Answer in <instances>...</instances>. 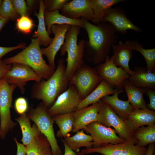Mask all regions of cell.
<instances>
[{
    "label": "cell",
    "instance_id": "6da1fadb",
    "mask_svg": "<svg viewBox=\"0 0 155 155\" xmlns=\"http://www.w3.org/2000/svg\"><path fill=\"white\" fill-rule=\"evenodd\" d=\"M82 19L88 38V40L86 41L84 51L89 55L90 61L95 64H100L108 56L112 46L116 44L118 39L117 32L110 23L95 25Z\"/></svg>",
    "mask_w": 155,
    "mask_h": 155
},
{
    "label": "cell",
    "instance_id": "7a4b0ae2",
    "mask_svg": "<svg viewBox=\"0 0 155 155\" xmlns=\"http://www.w3.org/2000/svg\"><path fill=\"white\" fill-rule=\"evenodd\" d=\"M65 60L61 59L53 75L48 79L36 82L31 90L32 98L40 100L47 108L51 107L58 96L68 88L69 80L66 74Z\"/></svg>",
    "mask_w": 155,
    "mask_h": 155
},
{
    "label": "cell",
    "instance_id": "3957f363",
    "mask_svg": "<svg viewBox=\"0 0 155 155\" xmlns=\"http://www.w3.org/2000/svg\"><path fill=\"white\" fill-rule=\"evenodd\" d=\"M40 46L39 38L32 39L29 46L15 56L4 59L3 61L7 64L18 63L26 65L42 79L47 80L55 70L44 60Z\"/></svg>",
    "mask_w": 155,
    "mask_h": 155
},
{
    "label": "cell",
    "instance_id": "277c9868",
    "mask_svg": "<svg viewBox=\"0 0 155 155\" xmlns=\"http://www.w3.org/2000/svg\"><path fill=\"white\" fill-rule=\"evenodd\" d=\"M80 28L78 26H71L66 33L64 43L60 49L61 56H64L66 52L67 53L65 72L69 80L75 71L84 65L83 57L86 40L82 39L78 43Z\"/></svg>",
    "mask_w": 155,
    "mask_h": 155
},
{
    "label": "cell",
    "instance_id": "5b68a950",
    "mask_svg": "<svg viewBox=\"0 0 155 155\" xmlns=\"http://www.w3.org/2000/svg\"><path fill=\"white\" fill-rule=\"evenodd\" d=\"M48 108L42 102L35 108L29 107L26 114L47 139L53 155H63L55 136L53 128L54 122L49 114Z\"/></svg>",
    "mask_w": 155,
    "mask_h": 155
},
{
    "label": "cell",
    "instance_id": "8992f818",
    "mask_svg": "<svg viewBox=\"0 0 155 155\" xmlns=\"http://www.w3.org/2000/svg\"><path fill=\"white\" fill-rule=\"evenodd\" d=\"M102 80L96 67L84 64L74 73L69 80V85L75 86L82 100L93 91Z\"/></svg>",
    "mask_w": 155,
    "mask_h": 155
},
{
    "label": "cell",
    "instance_id": "52a82bcc",
    "mask_svg": "<svg viewBox=\"0 0 155 155\" xmlns=\"http://www.w3.org/2000/svg\"><path fill=\"white\" fill-rule=\"evenodd\" d=\"M98 102L100 109L98 122L106 127H112L119 137L125 141H135L137 142L134 137V132L129 128L124 121L102 100L100 99Z\"/></svg>",
    "mask_w": 155,
    "mask_h": 155
},
{
    "label": "cell",
    "instance_id": "ba28073f",
    "mask_svg": "<svg viewBox=\"0 0 155 155\" xmlns=\"http://www.w3.org/2000/svg\"><path fill=\"white\" fill-rule=\"evenodd\" d=\"M3 78L0 85V135L3 139L17 125L11 119L10 109L13 93L17 86L9 84Z\"/></svg>",
    "mask_w": 155,
    "mask_h": 155
},
{
    "label": "cell",
    "instance_id": "9c48e42d",
    "mask_svg": "<svg viewBox=\"0 0 155 155\" xmlns=\"http://www.w3.org/2000/svg\"><path fill=\"white\" fill-rule=\"evenodd\" d=\"M135 141H125L116 144H103L80 151L86 154L98 153L103 155H145L147 149L135 145Z\"/></svg>",
    "mask_w": 155,
    "mask_h": 155
},
{
    "label": "cell",
    "instance_id": "30bf717a",
    "mask_svg": "<svg viewBox=\"0 0 155 155\" xmlns=\"http://www.w3.org/2000/svg\"><path fill=\"white\" fill-rule=\"evenodd\" d=\"M104 61L96 67L99 75L113 88L122 89L123 82L129 78V75L122 67L115 65L113 55L111 57L107 56Z\"/></svg>",
    "mask_w": 155,
    "mask_h": 155
},
{
    "label": "cell",
    "instance_id": "8fae6325",
    "mask_svg": "<svg viewBox=\"0 0 155 155\" xmlns=\"http://www.w3.org/2000/svg\"><path fill=\"white\" fill-rule=\"evenodd\" d=\"M82 99L75 87L69 85L67 89L59 95L53 105L48 108L51 117L75 111Z\"/></svg>",
    "mask_w": 155,
    "mask_h": 155
},
{
    "label": "cell",
    "instance_id": "7c38bea8",
    "mask_svg": "<svg viewBox=\"0 0 155 155\" xmlns=\"http://www.w3.org/2000/svg\"><path fill=\"white\" fill-rule=\"evenodd\" d=\"M4 78L9 84L18 87L22 94L24 93L25 87L28 81L39 82L42 78L29 66L25 64L14 63L5 74Z\"/></svg>",
    "mask_w": 155,
    "mask_h": 155
},
{
    "label": "cell",
    "instance_id": "4fadbf2b",
    "mask_svg": "<svg viewBox=\"0 0 155 155\" xmlns=\"http://www.w3.org/2000/svg\"><path fill=\"white\" fill-rule=\"evenodd\" d=\"M83 129L92 136L93 147L103 144H116L125 141L116 134L114 129L104 126L97 121L89 124Z\"/></svg>",
    "mask_w": 155,
    "mask_h": 155
},
{
    "label": "cell",
    "instance_id": "5bb4252c",
    "mask_svg": "<svg viewBox=\"0 0 155 155\" xmlns=\"http://www.w3.org/2000/svg\"><path fill=\"white\" fill-rule=\"evenodd\" d=\"M102 23H110L117 32L123 34H126L128 30H133L137 32L143 31L142 29L135 26L127 18L122 9L117 7H111L106 11Z\"/></svg>",
    "mask_w": 155,
    "mask_h": 155
},
{
    "label": "cell",
    "instance_id": "9a60e30c",
    "mask_svg": "<svg viewBox=\"0 0 155 155\" xmlns=\"http://www.w3.org/2000/svg\"><path fill=\"white\" fill-rule=\"evenodd\" d=\"M69 24H55L51 28L54 37L51 44L46 47L41 49L42 54L47 58L49 65L55 70L56 55L64 43L66 33L70 27Z\"/></svg>",
    "mask_w": 155,
    "mask_h": 155
},
{
    "label": "cell",
    "instance_id": "2e32d148",
    "mask_svg": "<svg viewBox=\"0 0 155 155\" xmlns=\"http://www.w3.org/2000/svg\"><path fill=\"white\" fill-rule=\"evenodd\" d=\"M61 14L71 19L81 18L89 21L93 18V12L90 0H72L64 6Z\"/></svg>",
    "mask_w": 155,
    "mask_h": 155
},
{
    "label": "cell",
    "instance_id": "e0dca14e",
    "mask_svg": "<svg viewBox=\"0 0 155 155\" xmlns=\"http://www.w3.org/2000/svg\"><path fill=\"white\" fill-rule=\"evenodd\" d=\"M100 105L98 102L74 112V123L72 132L76 133L83 129L86 125L98 121Z\"/></svg>",
    "mask_w": 155,
    "mask_h": 155
},
{
    "label": "cell",
    "instance_id": "ac0fdd59",
    "mask_svg": "<svg viewBox=\"0 0 155 155\" xmlns=\"http://www.w3.org/2000/svg\"><path fill=\"white\" fill-rule=\"evenodd\" d=\"M124 121L129 128L134 132L144 125L154 124L155 111L147 108L134 109Z\"/></svg>",
    "mask_w": 155,
    "mask_h": 155
},
{
    "label": "cell",
    "instance_id": "d6986e66",
    "mask_svg": "<svg viewBox=\"0 0 155 155\" xmlns=\"http://www.w3.org/2000/svg\"><path fill=\"white\" fill-rule=\"evenodd\" d=\"M130 41L123 42L122 41L119 42L118 44L113 45L112 48L113 55V61L117 66L122 67L130 76L134 73L129 67V63L132 55L133 50L130 45Z\"/></svg>",
    "mask_w": 155,
    "mask_h": 155
},
{
    "label": "cell",
    "instance_id": "ffe728a7",
    "mask_svg": "<svg viewBox=\"0 0 155 155\" xmlns=\"http://www.w3.org/2000/svg\"><path fill=\"white\" fill-rule=\"evenodd\" d=\"M122 89L117 90L112 96H106L101 99L105 102L120 117L124 120L133 111L134 109L129 101L119 99L118 94L123 92Z\"/></svg>",
    "mask_w": 155,
    "mask_h": 155
},
{
    "label": "cell",
    "instance_id": "44dd1931",
    "mask_svg": "<svg viewBox=\"0 0 155 155\" xmlns=\"http://www.w3.org/2000/svg\"><path fill=\"white\" fill-rule=\"evenodd\" d=\"M134 73L130 76L128 81L139 88L155 89V72L148 71L146 68L135 67Z\"/></svg>",
    "mask_w": 155,
    "mask_h": 155
},
{
    "label": "cell",
    "instance_id": "7402d4cb",
    "mask_svg": "<svg viewBox=\"0 0 155 155\" xmlns=\"http://www.w3.org/2000/svg\"><path fill=\"white\" fill-rule=\"evenodd\" d=\"M117 90L114 89L103 80L93 91L82 100L78 106L77 110L86 107L97 102L105 96L114 94Z\"/></svg>",
    "mask_w": 155,
    "mask_h": 155
},
{
    "label": "cell",
    "instance_id": "603a6c76",
    "mask_svg": "<svg viewBox=\"0 0 155 155\" xmlns=\"http://www.w3.org/2000/svg\"><path fill=\"white\" fill-rule=\"evenodd\" d=\"M123 85L126 92L128 100L134 109L147 108L144 98L145 91V88L136 86L127 80L123 82Z\"/></svg>",
    "mask_w": 155,
    "mask_h": 155
},
{
    "label": "cell",
    "instance_id": "cb8c5ba5",
    "mask_svg": "<svg viewBox=\"0 0 155 155\" xmlns=\"http://www.w3.org/2000/svg\"><path fill=\"white\" fill-rule=\"evenodd\" d=\"M44 17L47 31L49 35L51 34V28L55 24H69L76 25L84 28L83 20L72 19L65 17L59 13V11H44Z\"/></svg>",
    "mask_w": 155,
    "mask_h": 155
},
{
    "label": "cell",
    "instance_id": "d4e9b609",
    "mask_svg": "<svg viewBox=\"0 0 155 155\" xmlns=\"http://www.w3.org/2000/svg\"><path fill=\"white\" fill-rule=\"evenodd\" d=\"M15 120L19 124L21 130L22 137L21 141L22 144L26 146L31 143L40 132L35 124L31 126L30 119L26 113L20 115Z\"/></svg>",
    "mask_w": 155,
    "mask_h": 155
},
{
    "label": "cell",
    "instance_id": "484cf974",
    "mask_svg": "<svg viewBox=\"0 0 155 155\" xmlns=\"http://www.w3.org/2000/svg\"><path fill=\"white\" fill-rule=\"evenodd\" d=\"M25 147L26 155H53L48 141L41 132L31 143Z\"/></svg>",
    "mask_w": 155,
    "mask_h": 155
},
{
    "label": "cell",
    "instance_id": "4316f807",
    "mask_svg": "<svg viewBox=\"0 0 155 155\" xmlns=\"http://www.w3.org/2000/svg\"><path fill=\"white\" fill-rule=\"evenodd\" d=\"M44 8L43 1L40 0L39 1V12L38 13L35 12V13L38 21V28L32 35V37L34 38H39L40 45L46 47L51 44L53 38L50 37L46 28L44 15Z\"/></svg>",
    "mask_w": 155,
    "mask_h": 155
},
{
    "label": "cell",
    "instance_id": "83f0119b",
    "mask_svg": "<svg viewBox=\"0 0 155 155\" xmlns=\"http://www.w3.org/2000/svg\"><path fill=\"white\" fill-rule=\"evenodd\" d=\"M73 136H69L62 140L69 148L77 153L80 151V148L85 147L90 148L93 146V139L90 135L85 134L83 129L78 131Z\"/></svg>",
    "mask_w": 155,
    "mask_h": 155
},
{
    "label": "cell",
    "instance_id": "f1b7e54d",
    "mask_svg": "<svg viewBox=\"0 0 155 155\" xmlns=\"http://www.w3.org/2000/svg\"><path fill=\"white\" fill-rule=\"evenodd\" d=\"M52 117L59 128L56 136L58 138H64L69 136V133L72 131L74 123V112L58 115Z\"/></svg>",
    "mask_w": 155,
    "mask_h": 155
},
{
    "label": "cell",
    "instance_id": "f546056e",
    "mask_svg": "<svg viewBox=\"0 0 155 155\" xmlns=\"http://www.w3.org/2000/svg\"><path fill=\"white\" fill-rule=\"evenodd\" d=\"M125 0H90L93 15L91 20L94 24L102 23L105 11L113 5Z\"/></svg>",
    "mask_w": 155,
    "mask_h": 155
},
{
    "label": "cell",
    "instance_id": "4dcf8cb0",
    "mask_svg": "<svg viewBox=\"0 0 155 155\" xmlns=\"http://www.w3.org/2000/svg\"><path fill=\"white\" fill-rule=\"evenodd\" d=\"M134 137L137 140L135 145L144 147L155 142V124L142 126L134 132Z\"/></svg>",
    "mask_w": 155,
    "mask_h": 155
},
{
    "label": "cell",
    "instance_id": "1f68e13d",
    "mask_svg": "<svg viewBox=\"0 0 155 155\" xmlns=\"http://www.w3.org/2000/svg\"><path fill=\"white\" fill-rule=\"evenodd\" d=\"M130 45L133 50L139 52L145 59L148 71L155 72V48L146 49L137 41H130Z\"/></svg>",
    "mask_w": 155,
    "mask_h": 155
},
{
    "label": "cell",
    "instance_id": "d6a6232c",
    "mask_svg": "<svg viewBox=\"0 0 155 155\" xmlns=\"http://www.w3.org/2000/svg\"><path fill=\"white\" fill-rule=\"evenodd\" d=\"M18 14L11 0L2 1L0 6V16L9 19L16 17Z\"/></svg>",
    "mask_w": 155,
    "mask_h": 155
},
{
    "label": "cell",
    "instance_id": "836d02e7",
    "mask_svg": "<svg viewBox=\"0 0 155 155\" xmlns=\"http://www.w3.org/2000/svg\"><path fill=\"white\" fill-rule=\"evenodd\" d=\"M34 25L32 20L27 16H21L17 20V28L19 31L26 34L30 32Z\"/></svg>",
    "mask_w": 155,
    "mask_h": 155
},
{
    "label": "cell",
    "instance_id": "e575fe53",
    "mask_svg": "<svg viewBox=\"0 0 155 155\" xmlns=\"http://www.w3.org/2000/svg\"><path fill=\"white\" fill-rule=\"evenodd\" d=\"M70 0H51L43 1L44 11H53L61 10Z\"/></svg>",
    "mask_w": 155,
    "mask_h": 155
},
{
    "label": "cell",
    "instance_id": "d590c367",
    "mask_svg": "<svg viewBox=\"0 0 155 155\" xmlns=\"http://www.w3.org/2000/svg\"><path fill=\"white\" fill-rule=\"evenodd\" d=\"M14 107L16 112L20 115L26 113L29 108L27 100L23 97H20L16 99Z\"/></svg>",
    "mask_w": 155,
    "mask_h": 155
},
{
    "label": "cell",
    "instance_id": "8d00e7d4",
    "mask_svg": "<svg viewBox=\"0 0 155 155\" xmlns=\"http://www.w3.org/2000/svg\"><path fill=\"white\" fill-rule=\"evenodd\" d=\"M14 8L18 14L22 16H26L28 8L24 0H11Z\"/></svg>",
    "mask_w": 155,
    "mask_h": 155
},
{
    "label": "cell",
    "instance_id": "74e56055",
    "mask_svg": "<svg viewBox=\"0 0 155 155\" xmlns=\"http://www.w3.org/2000/svg\"><path fill=\"white\" fill-rule=\"evenodd\" d=\"M145 94L149 97L150 103L146 105L148 109L153 110H155V90L149 88H145Z\"/></svg>",
    "mask_w": 155,
    "mask_h": 155
},
{
    "label": "cell",
    "instance_id": "f35d334b",
    "mask_svg": "<svg viewBox=\"0 0 155 155\" xmlns=\"http://www.w3.org/2000/svg\"><path fill=\"white\" fill-rule=\"evenodd\" d=\"M25 45L24 44H20L17 46L11 47H5L0 46V62L1 61L2 57L8 53L24 47Z\"/></svg>",
    "mask_w": 155,
    "mask_h": 155
},
{
    "label": "cell",
    "instance_id": "ab89813d",
    "mask_svg": "<svg viewBox=\"0 0 155 155\" xmlns=\"http://www.w3.org/2000/svg\"><path fill=\"white\" fill-rule=\"evenodd\" d=\"M11 64H7L3 61L0 62V79L4 78L5 74L10 69Z\"/></svg>",
    "mask_w": 155,
    "mask_h": 155
},
{
    "label": "cell",
    "instance_id": "60d3db41",
    "mask_svg": "<svg viewBox=\"0 0 155 155\" xmlns=\"http://www.w3.org/2000/svg\"><path fill=\"white\" fill-rule=\"evenodd\" d=\"M17 146L16 155H26V147L22 144L19 143L16 138H14Z\"/></svg>",
    "mask_w": 155,
    "mask_h": 155
},
{
    "label": "cell",
    "instance_id": "b9f144b4",
    "mask_svg": "<svg viewBox=\"0 0 155 155\" xmlns=\"http://www.w3.org/2000/svg\"><path fill=\"white\" fill-rule=\"evenodd\" d=\"M61 140L64 146V155H76L77 152L72 150L62 140Z\"/></svg>",
    "mask_w": 155,
    "mask_h": 155
},
{
    "label": "cell",
    "instance_id": "7bdbcfd3",
    "mask_svg": "<svg viewBox=\"0 0 155 155\" xmlns=\"http://www.w3.org/2000/svg\"><path fill=\"white\" fill-rule=\"evenodd\" d=\"M155 150V144L153 143L149 144L145 155H153Z\"/></svg>",
    "mask_w": 155,
    "mask_h": 155
},
{
    "label": "cell",
    "instance_id": "ee69618b",
    "mask_svg": "<svg viewBox=\"0 0 155 155\" xmlns=\"http://www.w3.org/2000/svg\"><path fill=\"white\" fill-rule=\"evenodd\" d=\"M9 19L0 15V30Z\"/></svg>",
    "mask_w": 155,
    "mask_h": 155
},
{
    "label": "cell",
    "instance_id": "f6af8a7d",
    "mask_svg": "<svg viewBox=\"0 0 155 155\" xmlns=\"http://www.w3.org/2000/svg\"><path fill=\"white\" fill-rule=\"evenodd\" d=\"M34 1L28 0L26 1V4L29 7H31L34 3Z\"/></svg>",
    "mask_w": 155,
    "mask_h": 155
},
{
    "label": "cell",
    "instance_id": "bcb514c9",
    "mask_svg": "<svg viewBox=\"0 0 155 155\" xmlns=\"http://www.w3.org/2000/svg\"><path fill=\"white\" fill-rule=\"evenodd\" d=\"M76 155H86V154L80 152L77 153Z\"/></svg>",
    "mask_w": 155,
    "mask_h": 155
},
{
    "label": "cell",
    "instance_id": "7dc6e473",
    "mask_svg": "<svg viewBox=\"0 0 155 155\" xmlns=\"http://www.w3.org/2000/svg\"><path fill=\"white\" fill-rule=\"evenodd\" d=\"M3 79H4L3 78H2V79H0V85L1 84V83L3 82Z\"/></svg>",
    "mask_w": 155,
    "mask_h": 155
},
{
    "label": "cell",
    "instance_id": "c3c4849f",
    "mask_svg": "<svg viewBox=\"0 0 155 155\" xmlns=\"http://www.w3.org/2000/svg\"><path fill=\"white\" fill-rule=\"evenodd\" d=\"M2 0H0V6L1 4V3L2 2Z\"/></svg>",
    "mask_w": 155,
    "mask_h": 155
},
{
    "label": "cell",
    "instance_id": "681fc988",
    "mask_svg": "<svg viewBox=\"0 0 155 155\" xmlns=\"http://www.w3.org/2000/svg\"><path fill=\"white\" fill-rule=\"evenodd\" d=\"M1 138V136H0V139Z\"/></svg>",
    "mask_w": 155,
    "mask_h": 155
}]
</instances>
